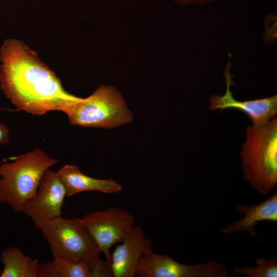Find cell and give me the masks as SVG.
<instances>
[{"label":"cell","instance_id":"277c9868","mask_svg":"<svg viewBox=\"0 0 277 277\" xmlns=\"http://www.w3.org/2000/svg\"><path fill=\"white\" fill-rule=\"evenodd\" d=\"M72 125L113 129L132 122L133 113L122 94L114 87L102 85L65 113Z\"/></svg>","mask_w":277,"mask_h":277},{"label":"cell","instance_id":"8fae6325","mask_svg":"<svg viewBox=\"0 0 277 277\" xmlns=\"http://www.w3.org/2000/svg\"><path fill=\"white\" fill-rule=\"evenodd\" d=\"M234 209L244 215L239 221L223 228L221 232L229 235L240 232H248L253 237L256 232L254 228L263 221L277 222V193L275 192L259 204H236Z\"/></svg>","mask_w":277,"mask_h":277},{"label":"cell","instance_id":"4fadbf2b","mask_svg":"<svg viewBox=\"0 0 277 277\" xmlns=\"http://www.w3.org/2000/svg\"><path fill=\"white\" fill-rule=\"evenodd\" d=\"M0 261L4 266L1 277H37L38 260L24 254L18 248L3 250Z\"/></svg>","mask_w":277,"mask_h":277},{"label":"cell","instance_id":"30bf717a","mask_svg":"<svg viewBox=\"0 0 277 277\" xmlns=\"http://www.w3.org/2000/svg\"><path fill=\"white\" fill-rule=\"evenodd\" d=\"M122 243L111 254L113 277H134L144 253L152 249V242L140 226L134 225Z\"/></svg>","mask_w":277,"mask_h":277},{"label":"cell","instance_id":"5b68a950","mask_svg":"<svg viewBox=\"0 0 277 277\" xmlns=\"http://www.w3.org/2000/svg\"><path fill=\"white\" fill-rule=\"evenodd\" d=\"M48 243L53 258L61 257L88 264L101 253L80 217H62L34 225Z\"/></svg>","mask_w":277,"mask_h":277},{"label":"cell","instance_id":"7c38bea8","mask_svg":"<svg viewBox=\"0 0 277 277\" xmlns=\"http://www.w3.org/2000/svg\"><path fill=\"white\" fill-rule=\"evenodd\" d=\"M57 173L68 196L87 191L110 194L118 193L122 190V185L114 180L90 177L84 174L75 165H65Z\"/></svg>","mask_w":277,"mask_h":277},{"label":"cell","instance_id":"6da1fadb","mask_svg":"<svg viewBox=\"0 0 277 277\" xmlns=\"http://www.w3.org/2000/svg\"><path fill=\"white\" fill-rule=\"evenodd\" d=\"M0 85L18 109L33 115L65 113L83 98L66 91L37 54L15 38L5 40L0 49Z\"/></svg>","mask_w":277,"mask_h":277},{"label":"cell","instance_id":"ba28073f","mask_svg":"<svg viewBox=\"0 0 277 277\" xmlns=\"http://www.w3.org/2000/svg\"><path fill=\"white\" fill-rule=\"evenodd\" d=\"M65 187L57 172L47 170L35 193L24 204L23 212L34 225L61 216L66 196Z\"/></svg>","mask_w":277,"mask_h":277},{"label":"cell","instance_id":"9a60e30c","mask_svg":"<svg viewBox=\"0 0 277 277\" xmlns=\"http://www.w3.org/2000/svg\"><path fill=\"white\" fill-rule=\"evenodd\" d=\"M255 266H245L236 267L233 273L236 275H245L248 277H276L277 259L276 258L267 260L261 258L255 260Z\"/></svg>","mask_w":277,"mask_h":277},{"label":"cell","instance_id":"52a82bcc","mask_svg":"<svg viewBox=\"0 0 277 277\" xmlns=\"http://www.w3.org/2000/svg\"><path fill=\"white\" fill-rule=\"evenodd\" d=\"M136 276L139 277H226V266L212 260L206 263L188 265L179 263L172 258L157 254L152 249L142 256Z\"/></svg>","mask_w":277,"mask_h":277},{"label":"cell","instance_id":"ac0fdd59","mask_svg":"<svg viewBox=\"0 0 277 277\" xmlns=\"http://www.w3.org/2000/svg\"><path fill=\"white\" fill-rule=\"evenodd\" d=\"M183 2L185 3H202L205 2L207 1H209V0H180Z\"/></svg>","mask_w":277,"mask_h":277},{"label":"cell","instance_id":"8992f818","mask_svg":"<svg viewBox=\"0 0 277 277\" xmlns=\"http://www.w3.org/2000/svg\"><path fill=\"white\" fill-rule=\"evenodd\" d=\"M80 219L100 252L110 262V248L123 241L134 223V217L130 212L116 207L89 213Z\"/></svg>","mask_w":277,"mask_h":277},{"label":"cell","instance_id":"9c48e42d","mask_svg":"<svg viewBox=\"0 0 277 277\" xmlns=\"http://www.w3.org/2000/svg\"><path fill=\"white\" fill-rule=\"evenodd\" d=\"M231 64L229 62L224 74L226 78L227 89L223 95H214L210 98L209 108L212 111L234 108L246 114L251 120L253 125L265 124L273 118L277 112V96H272L239 101L235 100L230 90L233 84L230 73Z\"/></svg>","mask_w":277,"mask_h":277},{"label":"cell","instance_id":"7a4b0ae2","mask_svg":"<svg viewBox=\"0 0 277 277\" xmlns=\"http://www.w3.org/2000/svg\"><path fill=\"white\" fill-rule=\"evenodd\" d=\"M240 157L244 179L262 195L277 184V119L248 126Z\"/></svg>","mask_w":277,"mask_h":277},{"label":"cell","instance_id":"5bb4252c","mask_svg":"<svg viewBox=\"0 0 277 277\" xmlns=\"http://www.w3.org/2000/svg\"><path fill=\"white\" fill-rule=\"evenodd\" d=\"M37 277H91L88 264L65 258H53L51 261L41 264Z\"/></svg>","mask_w":277,"mask_h":277},{"label":"cell","instance_id":"e0dca14e","mask_svg":"<svg viewBox=\"0 0 277 277\" xmlns=\"http://www.w3.org/2000/svg\"><path fill=\"white\" fill-rule=\"evenodd\" d=\"M10 139V133L8 127L0 123V146L7 144Z\"/></svg>","mask_w":277,"mask_h":277},{"label":"cell","instance_id":"2e32d148","mask_svg":"<svg viewBox=\"0 0 277 277\" xmlns=\"http://www.w3.org/2000/svg\"><path fill=\"white\" fill-rule=\"evenodd\" d=\"M91 277H113L111 263L99 256L88 264Z\"/></svg>","mask_w":277,"mask_h":277},{"label":"cell","instance_id":"3957f363","mask_svg":"<svg viewBox=\"0 0 277 277\" xmlns=\"http://www.w3.org/2000/svg\"><path fill=\"white\" fill-rule=\"evenodd\" d=\"M58 162L36 149L0 165V203L22 213L25 202L35 193L45 172Z\"/></svg>","mask_w":277,"mask_h":277}]
</instances>
